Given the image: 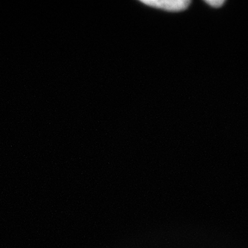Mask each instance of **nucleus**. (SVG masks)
I'll return each instance as SVG.
<instances>
[{
    "label": "nucleus",
    "instance_id": "1",
    "mask_svg": "<svg viewBox=\"0 0 248 248\" xmlns=\"http://www.w3.org/2000/svg\"><path fill=\"white\" fill-rule=\"evenodd\" d=\"M143 4L155 8L164 10L169 12H181L189 7L191 1L189 0H145Z\"/></svg>",
    "mask_w": 248,
    "mask_h": 248
},
{
    "label": "nucleus",
    "instance_id": "2",
    "mask_svg": "<svg viewBox=\"0 0 248 248\" xmlns=\"http://www.w3.org/2000/svg\"><path fill=\"white\" fill-rule=\"evenodd\" d=\"M205 3H207L208 5H210V6L213 8H220L223 6V4H224L225 1L223 0H215V1H205Z\"/></svg>",
    "mask_w": 248,
    "mask_h": 248
}]
</instances>
